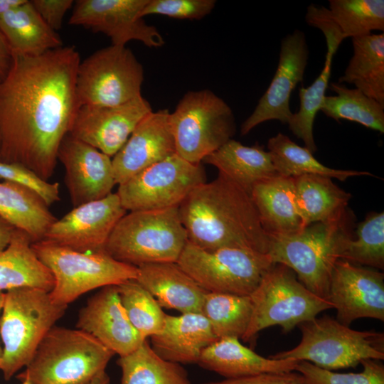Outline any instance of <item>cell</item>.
Listing matches in <instances>:
<instances>
[{
    "label": "cell",
    "mask_w": 384,
    "mask_h": 384,
    "mask_svg": "<svg viewBox=\"0 0 384 384\" xmlns=\"http://www.w3.org/2000/svg\"><path fill=\"white\" fill-rule=\"evenodd\" d=\"M80 55L61 46L36 56L13 55L0 82V161L21 164L48 181L79 107Z\"/></svg>",
    "instance_id": "cell-1"
},
{
    "label": "cell",
    "mask_w": 384,
    "mask_h": 384,
    "mask_svg": "<svg viewBox=\"0 0 384 384\" xmlns=\"http://www.w3.org/2000/svg\"><path fill=\"white\" fill-rule=\"evenodd\" d=\"M188 241L206 250L239 247L267 253L269 235L250 194L218 174L178 206Z\"/></svg>",
    "instance_id": "cell-2"
},
{
    "label": "cell",
    "mask_w": 384,
    "mask_h": 384,
    "mask_svg": "<svg viewBox=\"0 0 384 384\" xmlns=\"http://www.w3.org/2000/svg\"><path fill=\"white\" fill-rule=\"evenodd\" d=\"M347 211L334 220L311 224L299 232L269 236L267 254L291 269L309 291L327 300L331 273L345 241L351 236Z\"/></svg>",
    "instance_id": "cell-3"
},
{
    "label": "cell",
    "mask_w": 384,
    "mask_h": 384,
    "mask_svg": "<svg viewBox=\"0 0 384 384\" xmlns=\"http://www.w3.org/2000/svg\"><path fill=\"white\" fill-rule=\"evenodd\" d=\"M67 307L54 302L50 292L43 289L22 287L5 292L0 315V370L5 380L28 364Z\"/></svg>",
    "instance_id": "cell-4"
},
{
    "label": "cell",
    "mask_w": 384,
    "mask_h": 384,
    "mask_svg": "<svg viewBox=\"0 0 384 384\" xmlns=\"http://www.w3.org/2000/svg\"><path fill=\"white\" fill-rule=\"evenodd\" d=\"M114 355L80 329L53 326L18 378L31 384H88Z\"/></svg>",
    "instance_id": "cell-5"
},
{
    "label": "cell",
    "mask_w": 384,
    "mask_h": 384,
    "mask_svg": "<svg viewBox=\"0 0 384 384\" xmlns=\"http://www.w3.org/2000/svg\"><path fill=\"white\" fill-rule=\"evenodd\" d=\"M188 242L178 207L129 211L117 223L105 251L137 267L176 262Z\"/></svg>",
    "instance_id": "cell-6"
},
{
    "label": "cell",
    "mask_w": 384,
    "mask_h": 384,
    "mask_svg": "<svg viewBox=\"0 0 384 384\" xmlns=\"http://www.w3.org/2000/svg\"><path fill=\"white\" fill-rule=\"evenodd\" d=\"M31 247L53 277L50 297L63 305L93 289L119 285L138 275L137 267L115 260L105 250L82 252L45 240L32 242Z\"/></svg>",
    "instance_id": "cell-7"
},
{
    "label": "cell",
    "mask_w": 384,
    "mask_h": 384,
    "mask_svg": "<svg viewBox=\"0 0 384 384\" xmlns=\"http://www.w3.org/2000/svg\"><path fill=\"white\" fill-rule=\"evenodd\" d=\"M298 326L299 343L270 358L306 361L329 370L356 367L366 359H384L383 333L353 330L327 315Z\"/></svg>",
    "instance_id": "cell-8"
},
{
    "label": "cell",
    "mask_w": 384,
    "mask_h": 384,
    "mask_svg": "<svg viewBox=\"0 0 384 384\" xmlns=\"http://www.w3.org/2000/svg\"><path fill=\"white\" fill-rule=\"evenodd\" d=\"M252 310L247 329L242 337L250 341L272 326L289 332L300 324L311 320L332 304L306 288L295 273L282 264H274L250 295Z\"/></svg>",
    "instance_id": "cell-9"
},
{
    "label": "cell",
    "mask_w": 384,
    "mask_h": 384,
    "mask_svg": "<svg viewBox=\"0 0 384 384\" xmlns=\"http://www.w3.org/2000/svg\"><path fill=\"white\" fill-rule=\"evenodd\" d=\"M169 119L176 153L193 164H201L236 130L230 107L208 89L184 94Z\"/></svg>",
    "instance_id": "cell-10"
},
{
    "label": "cell",
    "mask_w": 384,
    "mask_h": 384,
    "mask_svg": "<svg viewBox=\"0 0 384 384\" xmlns=\"http://www.w3.org/2000/svg\"><path fill=\"white\" fill-rule=\"evenodd\" d=\"M178 265L208 292L250 296L274 266L267 253L239 248L206 250L186 244Z\"/></svg>",
    "instance_id": "cell-11"
},
{
    "label": "cell",
    "mask_w": 384,
    "mask_h": 384,
    "mask_svg": "<svg viewBox=\"0 0 384 384\" xmlns=\"http://www.w3.org/2000/svg\"><path fill=\"white\" fill-rule=\"evenodd\" d=\"M144 69L126 46L110 45L91 54L78 65V106H117L141 96Z\"/></svg>",
    "instance_id": "cell-12"
},
{
    "label": "cell",
    "mask_w": 384,
    "mask_h": 384,
    "mask_svg": "<svg viewBox=\"0 0 384 384\" xmlns=\"http://www.w3.org/2000/svg\"><path fill=\"white\" fill-rule=\"evenodd\" d=\"M205 182L201 164L191 163L175 153L119 184L116 193L127 211L165 209L178 207Z\"/></svg>",
    "instance_id": "cell-13"
},
{
    "label": "cell",
    "mask_w": 384,
    "mask_h": 384,
    "mask_svg": "<svg viewBox=\"0 0 384 384\" xmlns=\"http://www.w3.org/2000/svg\"><path fill=\"white\" fill-rule=\"evenodd\" d=\"M147 1L78 0L69 23L102 33L112 45L126 46L130 41H138L147 47L159 48L165 43L163 36L140 16Z\"/></svg>",
    "instance_id": "cell-14"
},
{
    "label": "cell",
    "mask_w": 384,
    "mask_h": 384,
    "mask_svg": "<svg viewBox=\"0 0 384 384\" xmlns=\"http://www.w3.org/2000/svg\"><path fill=\"white\" fill-rule=\"evenodd\" d=\"M127 213L117 193L74 207L56 219L43 240L82 252L105 250L119 220Z\"/></svg>",
    "instance_id": "cell-15"
},
{
    "label": "cell",
    "mask_w": 384,
    "mask_h": 384,
    "mask_svg": "<svg viewBox=\"0 0 384 384\" xmlns=\"http://www.w3.org/2000/svg\"><path fill=\"white\" fill-rule=\"evenodd\" d=\"M327 300L336 310V320L349 326L355 320L384 321V274L339 259L334 267Z\"/></svg>",
    "instance_id": "cell-16"
},
{
    "label": "cell",
    "mask_w": 384,
    "mask_h": 384,
    "mask_svg": "<svg viewBox=\"0 0 384 384\" xmlns=\"http://www.w3.org/2000/svg\"><path fill=\"white\" fill-rule=\"evenodd\" d=\"M309 54L303 31L294 30L282 38L275 73L254 111L241 124V135H246L266 121L288 123L293 114L290 110V97L297 84L303 80Z\"/></svg>",
    "instance_id": "cell-17"
},
{
    "label": "cell",
    "mask_w": 384,
    "mask_h": 384,
    "mask_svg": "<svg viewBox=\"0 0 384 384\" xmlns=\"http://www.w3.org/2000/svg\"><path fill=\"white\" fill-rule=\"evenodd\" d=\"M151 111L150 103L142 95L117 106H80L68 135L112 158Z\"/></svg>",
    "instance_id": "cell-18"
},
{
    "label": "cell",
    "mask_w": 384,
    "mask_h": 384,
    "mask_svg": "<svg viewBox=\"0 0 384 384\" xmlns=\"http://www.w3.org/2000/svg\"><path fill=\"white\" fill-rule=\"evenodd\" d=\"M59 160L65 169V183L74 207L103 198L116 182L112 158L95 147L67 135L62 141Z\"/></svg>",
    "instance_id": "cell-19"
},
{
    "label": "cell",
    "mask_w": 384,
    "mask_h": 384,
    "mask_svg": "<svg viewBox=\"0 0 384 384\" xmlns=\"http://www.w3.org/2000/svg\"><path fill=\"white\" fill-rule=\"evenodd\" d=\"M76 327L119 356L132 352L145 340L132 325L117 285L101 288L87 301L79 311Z\"/></svg>",
    "instance_id": "cell-20"
},
{
    "label": "cell",
    "mask_w": 384,
    "mask_h": 384,
    "mask_svg": "<svg viewBox=\"0 0 384 384\" xmlns=\"http://www.w3.org/2000/svg\"><path fill=\"white\" fill-rule=\"evenodd\" d=\"M169 115L166 109L152 110L137 124L112 158L116 184L176 153Z\"/></svg>",
    "instance_id": "cell-21"
},
{
    "label": "cell",
    "mask_w": 384,
    "mask_h": 384,
    "mask_svg": "<svg viewBox=\"0 0 384 384\" xmlns=\"http://www.w3.org/2000/svg\"><path fill=\"white\" fill-rule=\"evenodd\" d=\"M136 280L161 308L181 314L201 313L208 292L191 278L177 262H159L137 267Z\"/></svg>",
    "instance_id": "cell-22"
},
{
    "label": "cell",
    "mask_w": 384,
    "mask_h": 384,
    "mask_svg": "<svg viewBox=\"0 0 384 384\" xmlns=\"http://www.w3.org/2000/svg\"><path fill=\"white\" fill-rule=\"evenodd\" d=\"M298 361L294 358H265L242 345L239 338L225 337L218 338L203 349L197 364L230 379L261 373L292 372Z\"/></svg>",
    "instance_id": "cell-23"
},
{
    "label": "cell",
    "mask_w": 384,
    "mask_h": 384,
    "mask_svg": "<svg viewBox=\"0 0 384 384\" xmlns=\"http://www.w3.org/2000/svg\"><path fill=\"white\" fill-rule=\"evenodd\" d=\"M217 339L201 313L166 314L162 331L150 336V345L165 360L197 364L203 350Z\"/></svg>",
    "instance_id": "cell-24"
},
{
    "label": "cell",
    "mask_w": 384,
    "mask_h": 384,
    "mask_svg": "<svg viewBox=\"0 0 384 384\" xmlns=\"http://www.w3.org/2000/svg\"><path fill=\"white\" fill-rule=\"evenodd\" d=\"M250 196L269 236L291 235L304 228L296 208L292 177L276 175L260 181Z\"/></svg>",
    "instance_id": "cell-25"
},
{
    "label": "cell",
    "mask_w": 384,
    "mask_h": 384,
    "mask_svg": "<svg viewBox=\"0 0 384 384\" xmlns=\"http://www.w3.org/2000/svg\"><path fill=\"white\" fill-rule=\"evenodd\" d=\"M203 162L215 166L248 193L259 182L278 175L271 155L258 144L245 146L233 139L206 156Z\"/></svg>",
    "instance_id": "cell-26"
},
{
    "label": "cell",
    "mask_w": 384,
    "mask_h": 384,
    "mask_svg": "<svg viewBox=\"0 0 384 384\" xmlns=\"http://www.w3.org/2000/svg\"><path fill=\"white\" fill-rule=\"evenodd\" d=\"M0 30L13 55L36 56L63 46L28 0L0 16Z\"/></svg>",
    "instance_id": "cell-27"
},
{
    "label": "cell",
    "mask_w": 384,
    "mask_h": 384,
    "mask_svg": "<svg viewBox=\"0 0 384 384\" xmlns=\"http://www.w3.org/2000/svg\"><path fill=\"white\" fill-rule=\"evenodd\" d=\"M32 240L16 229L10 244L0 252V291L30 287L50 292L54 279L50 270L38 259Z\"/></svg>",
    "instance_id": "cell-28"
},
{
    "label": "cell",
    "mask_w": 384,
    "mask_h": 384,
    "mask_svg": "<svg viewBox=\"0 0 384 384\" xmlns=\"http://www.w3.org/2000/svg\"><path fill=\"white\" fill-rule=\"evenodd\" d=\"M294 178V199L303 227L343 215L351 195L337 186L331 178L315 174Z\"/></svg>",
    "instance_id": "cell-29"
},
{
    "label": "cell",
    "mask_w": 384,
    "mask_h": 384,
    "mask_svg": "<svg viewBox=\"0 0 384 384\" xmlns=\"http://www.w3.org/2000/svg\"><path fill=\"white\" fill-rule=\"evenodd\" d=\"M48 208L31 189L10 181L0 182V217L25 232L32 242L43 240L56 220Z\"/></svg>",
    "instance_id": "cell-30"
},
{
    "label": "cell",
    "mask_w": 384,
    "mask_h": 384,
    "mask_svg": "<svg viewBox=\"0 0 384 384\" xmlns=\"http://www.w3.org/2000/svg\"><path fill=\"white\" fill-rule=\"evenodd\" d=\"M351 39L353 55L338 82L353 85L384 106V33Z\"/></svg>",
    "instance_id": "cell-31"
},
{
    "label": "cell",
    "mask_w": 384,
    "mask_h": 384,
    "mask_svg": "<svg viewBox=\"0 0 384 384\" xmlns=\"http://www.w3.org/2000/svg\"><path fill=\"white\" fill-rule=\"evenodd\" d=\"M117 363L120 384H191L186 369L160 357L147 338L132 352L119 356Z\"/></svg>",
    "instance_id": "cell-32"
},
{
    "label": "cell",
    "mask_w": 384,
    "mask_h": 384,
    "mask_svg": "<svg viewBox=\"0 0 384 384\" xmlns=\"http://www.w3.org/2000/svg\"><path fill=\"white\" fill-rule=\"evenodd\" d=\"M267 149L275 171L280 176L294 178L315 174L337 178L341 181L353 176H372L366 171L327 167L316 160L308 149L297 144L281 132L268 140Z\"/></svg>",
    "instance_id": "cell-33"
},
{
    "label": "cell",
    "mask_w": 384,
    "mask_h": 384,
    "mask_svg": "<svg viewBox=\"0 0 384 384\" xmlns=\"http://www.w3.org/2000/svg\"><path fill=\"white\" fill-rule=\"evenodd\" d=\"M336 95L324 98L320 110L335 120L346 119L384 133V106L357 88L340 82L329 87Z\"/></svg>",
    "instance_id": "cell-34"
},
{
    "label": "cell",
    "mask_w": 384,
    "mask_h": 384,
    "mask_svg": "<svg viewBox=\"0 0 384 384\" xmlns=\"http://www.w3.org/2000/svg\"><path fill=\"white\" fill-rule=\"evenodd\" d=\"M252 305L250 296L207 292L201 314L217 338H242L250 321Z\"/></svg>",
    "instance_id": "cell-35"
},
{
    "label": "cell",
    "mask_w": 384,
    "mask_h": 384,
    "mask_svg": "<svg viewBox=\"0 0 384 384\" xmlns=\"http://www.w3.org/2000/svg\"><path fill=\"white\" fill-rule=\"evenodd\" d=\"M329 5L345 38L384 31L383 0H329Z\"/></svg>",
    "instance_id": "cell-36"
},
{
    "label": "cell",
    "mask_w": 384,
    "mask_h": 384,
    "mask_svg": "<svg viewBox=\"0 0 384 384\" xmlns=\"http://www.w3.org/2000/svg\"><path fill=\"white\" fill-rule=\"evenodd\" d=\"M121 302L137 332L144 338L160 334L166 314L154 297L136 279L117 285Z\"/></svg>",
    "instance_id": "cell-37"
},
{
    "label": "cell",
    "mask_w": 384,
    "mask_h": 384,
    "mask_svg": "<svg viewBox=\"0 0 384 384\" xmlns=\"http://www.w3.org/2000/svg\"><path fill=\"white\" fill-rule=\"evenodd\" d=\"M333 57V54L326 53L324 66L319 75L311 85L299 89V109L292 114L287 123L289 130L301 139L304 143V147L312 153L317 149L313 134L314 119L326 97L331 74Z\"/></svg>",
    "instance_id": "cell-38"
},
{
    "label": "cell",
    "mask_w": 384,
    "mask_h": 384,
    "mask_svg": "<svg viewBox=\"0 0 384 384\" xmlns=\"http://www.w3.org/2000/svg\"><path fill=\"white\" fill-rule=\"evenodd\" d=\"M357 238L344 242L340 259L355 265L384 268V213H375L358 225Z\"/></svg>",
    "instance_id": "cell-39"
},
{
    "label": "cell",
    "mask_w": 384,
    "mask_h": 384,
    "mask_svg": "<svg viewBox=\"0 0 384 384\" xmlns=\"http://www.w3.org/2000/svg\"><path fill=\"white\" fill-rule=\"evenodd\" d=\"M361 364L360 373H338L299 361L294 370L302 375L304 384H384V366L379 361L366 359Z\"/></svg>",
    "instance_id": "cell-40"
},
{
    "label": "cell",
    "mask_w": 384,
    "mask_h": 384,
    "mask_svg": "<svg viewBox=\"0 0 384 384\" xmlns=\"http://www.w3.org/2000/svg\"><path fill=\"white\" fill-rule=\"evenodd\" d=\"M215 0H148L140 16L161 15L177 19L200 20L214 9Z\"/></svg>",
    "instance_id": "cell-41"
},
{
    "label": "cell",
    "mask_w": 384,
    "mask_h": 384,
    "mask_svg": "<svg viewBox=\"0 0 384 384\" xmlns=\"http://www.w3.org/2000/svg\"><path fill=\"white\" fill-rule=\"evenodd\" d=\"M0 179L31 189L48 206L60 200L58 183L48 182L21 164L0 161Z\"/></svg>",
    "instance_id": "cell-42"
},
{
    "label": "cell",
    "mask_w": 384,
    "mask_h": 384,
    "mask_svg": "<svg viewBox=\"0 0 384 384\" xmlns=\"http://www.w3.org/2000/svg\"><path fill=\"white\" fill-rule=\"evenodd\" d=\"M305 19L309 26L322 31L326 42V53L334 55L345 38L333 19L329 9L311 4L307 8Z\"/></svg>",
    "instance_id": "cell-43"
},
{
    "label": "cell",
    "mask_w": 384,
    "mask_h": 384,
    "mask_svg": "<svg viewBox=\"0 0 384 384\" xmlns=\"http://www.w3.org/2000/svg\"><path fill=\"white\" fill-rule=\"evenodd\" d=\"M31 2L42 19L55 31L61 28L65 14L74 4L72 0H31Z\"/></svg>",
    "instance_id": "cell-44"
},
{
    "label": "cell",
    "mask_w": 384,
    "mask_h": 384,
    "mask_svg": "<svg viewBox=\"0 0 384 384\" xmlns=\"http://www.w3.org/2000/svg\"><path fill=\"white\" fill-rule=\"evenodd\" d=\"M201 384H304L300 373H269Z\"/></svg>",
    "instance_id": "cell-45"
},
{
    "label": "cell",
    "mask_w": 384,
    "mask_h": 384,
    "mask_svg": "<svg viewBox=\"0 0 384 384\" xmlns=\"http://www.w3.org/2000/svg\"><path fill=\"white\" fill-rule=\"evenodd\" d=\"M13 61V54L0 30V82L8 75Z\"/></svg>",
    "instance_id": "cell-46"
},
{
    "label": "cell",
    "mask_w": 384,
    "mask_h": 384,
    "mask_svg": "<svg viewBox=\"0 0 384 384\" xmlns=\"http://www.w3.org/2000/svg\"><path fill=\"white\" fill-rule=\"evenodd\" d=\"M16 228L0 217V252L10 244Z\"/></svg>",
    "instance_id": "cell-47"
},
{
    "label": "cell",
    "mask_w": 384,
    "mask_h": 384,
    "mask_svg": "<svg viewBox=\"0 0 384 384\" xmlns=\"http://www.w3.org/2000/svg\"><path fill=\"white\" fill-rule=\"evenodd\" d=\"M26 1V0H0V16L18 7Z\"/></svg>",
    "instance_id": "cell-48"
},
{
    "label": "cell",
    "mask_w": 384,
    "mask_h": 384,
    "mask_svg": "<svg viewBox=\"0 0 384 384\" xmlns=\"http://www.w3.org/2000/svg\"><path fill=\"white\" fill-rule=\"evenodd\" d=\"M88 384H111L110 379L106 371H103L92 379Z\"/></svg>",
    "instance_id": "cell-49"
},
{
    "label": "cell",
    "mask_w": 384,
    "mask_h": 384,
    "mask_svg": "<svg viewBox=\"0 0 384 384\" xmlns=\"http://www.w3.org/2000/svg\"><path fill=\"white\" fill-rule=\"evenodd\" d=\"M4 295H5V292L0 291V315H1L2 308H3ZM1 356H2V346H1V343H0V360L1 358Z\"/></svg>",
    "instance_id": "cell-50"
},
{
    "label": "cell",
    "mask_w": 384,
    "mask_h": 384,
    "mask_svg": "<svg viewBox=\"0 0 384 384\" xmlns=\"http://www.w3.org/2000/svg\"><path fill=\"white\" fill-rule=\"evenodd\" d=\"M21 384H31L29 381L28 380H21Z\"/></svg>",
    "instance_id": "cell-51"
}]
</instances>
